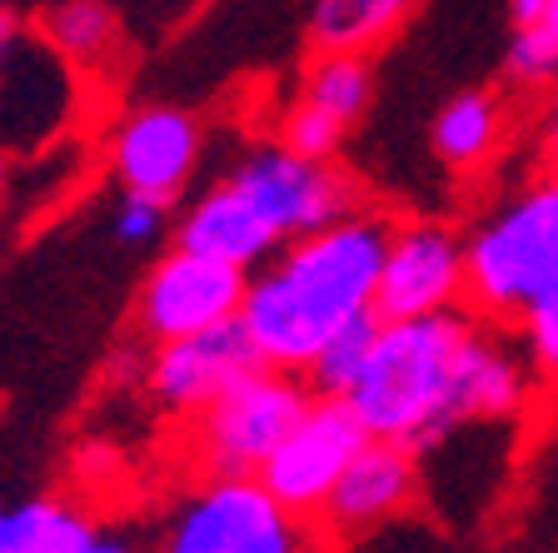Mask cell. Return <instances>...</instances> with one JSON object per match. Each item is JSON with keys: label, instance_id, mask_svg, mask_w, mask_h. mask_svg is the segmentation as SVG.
<instances>
[{"label": "cell", "instance_id": "1", "mask_svg": "<svg viewBox=\"0 0 558 553\" xmlns=\"http://www.w3.org/2000/svg\"><path fill=\"white\" fill-rule=\"evenodd\" d=\"M389 230L395 225L384 215L354 205L319 230L279 244L265 265L250 269L240 324L259 364L310 374L325 339L374 314Z\"/></svg>", "mask_w": 558, "mask_h": 553}, {"label": "cell", "instance_id": "2", "mask_svg": "<svg viewBox=\"0 0 558 553\" xmlns=\"http://www.w3.org/2000/svg\"><path fill=\"white\" fill-rule=\"evenodd\" d=\"M464 310L418 314V320H379L360 380L344 389V404L360 414L369 438H389L404 449H429L453 429V364L464 349Z\"/></svg>", "mask_w": 558, "mask_h": 553}, {"label": "cell", "instance_id": "3", "mask_svg": "<svg viewBox=\"0 0 558 553\" xmlns=\"http://www.w3.org/2000/svg\"><path fill=\"white\" fill-rule=\"evenodd\" d=\"M558 279V180L513 184L464 230V304L513 329L529 300Z\"/></svg>", "mask_w": 558, "mask_h": 553}, {"label": "cell", "instance_id": "4", "mask_svg": "<svg viewBox=\"0 0 558 553\" xmlns=\"http://www.w3.org/2000/svg\"><path fill=\"white\" fill-rule=\"evenodd\" d=\"M314 543L310 519L255 473H209L174 504L155 553H314Z\"/></svg>", "mask_w": 558, "mask_h": 553}, {"label": "cell", "instance_id": "5", "mask_svg": "<svg viewBox=\"0 0 558 553\" xmlns=\"http://www.w3.org/2000/svg\"><path fill=\"white\" fill-rule=\"evenodd\" d=\"M314 389L304 374L275 364H255L230 384L215 404L190 419L195 454L209 473H259L279 449V438L300 424Z\"/></svg>", "mask_w": 558, "mask_h": 553}, {"label": "cell", "instance_id": "6", "mask_svg": "<svg viewBox=\"0 0 558 553\" xmlns=\"http://www.w3.org/2000/svg\"><path fill=\"white\" fill-rule=\"evenodd\" d=\"M364 444H369V429L360 424V414L335 394H314L300 424L279 438V449L269 454L255 479L294 514L319 519V508L329 504L335 484L344 479V469Z\"/></svg>", "mask_w": 558, "mask_h": 553}, {"label": "cell", "instance_id": "7", "mask_svg": "<svg viewBox=\"0 0 558 553\" xmlns=\"http://www.w3.org/2000/svg\"><path fill=\"white\" fill-rule=\"evenodd\" d=\"M225 180L275 225V235L284 244L329 225V219H339L344 209H354V184H349V175L335 160L294 155L279 140L240 155Z\"/></svg>", "mask_w": 558, "mask_h": 553}, {"label": "cell", "instance_id": "8", "mask_svg": "<svg viewBox=\"0 0 558 553\" xmlns=\"http://www.w3.org/2000/svg\"><path fill=\"white\" fill-rule=\"evenodd\" d=\"M244 285H250V269L174 244L160 265L145 275V285H140L135 329L150 345L220 329V324L240 320Z\"/></svg>", "mask_w": 558, "mask_h": 553}, {"label": "cell", "instance_id": "9", "mask_svg": "<svg viewBox=\"0 0 558 553\" xmlns=\"http://www.w3.org/2000/svg\"><path fill=\"white\" fill-rule=\"evenodd\" d=\"M464 304V235L444 219H404L389 230L379 265V320L449 314Z\"/></svg>", "mask_w": 558, "mask_h": 553}, {"label": "cell", "instance_id": "10", "mask_svg": "<svg viewBox=\"0 0 558 553\" xmlns=\"http://www.w3.org/2000/svg\"><path fill=\"white\" fill-rule=\"evenodd\" d=\"M70 116V60L0 11V151L46 145Z\"/></svg>", "mask_w": 558, "mask_h": 553}, {"label": "cell", "instance_id": "11", "mask_svg": "<svg viewBox=\"0 0 558 553\" xmlns=\"http://www.w3.org/2000/svg\"><path fill=\"white\" fill-rule=\"evenodd\" d=\"M205 155V130L180 105H145L130 110L110 135V175L125 195H150L170 205Z\"/></svg>", "mask_w": 558, "mask_h": 553}, {"label": "cell", "instance_id": "12", "mask_svg": "<svg viewBox=\"0 0 558 553\" xmlns=\"http://www.w3.org/2000/svg\"><path fill=\"white\" fill-rule=\"evenodd\" d=\"M255 364H259V354H255V345H250V335H244V324L230 320V324H220V329H205V335L155 345L145 384H150L155 404H160L165 414L195 419L205 404H215Z\"/></svg>", "mask_w": 558, "mask_h": 553}, {"label": "cell", "instance_id": "13", "mask_svg": "<svg viewBox=\"0 0 558 553\" xmlns=\"http://www.w3.org/2000/svg\"><path fill=\"white\" fill-rule=\"evenodd\" d=\"M534 384L538 380L519 339L504 324L474 320L464 349H459V364H453V424H499V419L523 414Z\"/></svg>", "mask_w": 558, "mask_h": 553}, {"label": "cell", "instance_id": "14", "mask_svg": "<svg viewBox=\"0 0 558 553\" xmlns=\"http://www.w3.org/2000/svg\"><path fill=\"white\" fill-rule=\"evenodd\" d=\"M414 494H418L414 449L389 444V438H369L344 469V479L335 484L329 504L319 508V524L335 539H360V533L379 529L384 519L404 514L414 504Z\"/></svg>", "mask_w": 558, "mask_h": 553}, {"label": "cell", "instance_id": "15", "mask_svg": "<svg viewBox=\"0 0 558 553\" xmlns=\"http://www.w3.org/2000/svg\"><path fill=\"white\" fill-rule=\"evenodd\" d=\"M180 244L195 254H209V260H225V265L259 269L284 240H279L275 225H269L230 180H220L185 209V219H180Z\"/></svg>", "mask_w": 558, "mask_h": 553}, {"label": "cell", "instance_id": "16", "mask_svg": "<svg viewBox=\"0 0 558 553\" xmlns=\"http://www.w3.org/2000/svg\"><path fill=\"white\" fill-rule=\"evenodd\" d=\"M513 135V110L499 91L474 85V91H459L439 105V116L429 125V145L439 155L444 170L453 175H478L504 155Z\"/></svg>", "mask_w": 558, "mask_h": 553}, {"label": "cell", "instance_id": "17", "mask_svg": "<svg viewBox=\"0 0 558 553\" xmlns=\"http://www.w3.org/2000/svg\"><path fill=\"white\" fill-rule=\"evenodd\" d=\"M95 519L65 498H25L0 508V553H85L95 543Z\"/></svg>", "mask_w": 558, "mask_h": 553}, {"label": "cell", "instance_id": "18", "mask_svg": "<svg viewBox=\"0 0 558 553\" xmlns=\"http://www.w3.org/2000/svg\"><path fill=\"white\" fill-rule=\"evenodd\" d=\"M418 0H314L310 11V40L314 50H379Z\"/></svg>", "mask_w": 558, "mask_h": 553}, {"label": "cell", "instance_id": "19", "mask_svg": "<svg viewBox=\"0 0 558 553\" xmlns=\"http://www.w3.org/2000/svg\"><path fill=\"white\" fill-rule=\"evenodd\" d=\"M300 100L314 105V110H325V116H335L339 125H354L374 100L369 56H364V50H314L300 75Z\"/></svg>", "mask_w": 558, "mask_h": 553}, {"label": "cell", "instance_id": "20", "mask_svg": "<svg viewBox=\"0 0 558 553\" xmlns=\"http://www.w3.org/2000/svg\"><path fill=\"white\" fill-rule=\"evenodd\" d=\"M46 40L70 60V65H95L116 56L120 46V15L105 0H60L46 15Z\"/></svg>", "mask_w": 558, "mask_h": 553}, {"label": "cell", "instance_id": "21", "mask_svg": "<svg viewBox=\"0 0 558 553\" xmlns=\"http://www.w3.org/2000/svg\"><path fill=\"white\" fill-rule=\"evenodd\" d=\"M374 329H379V314H364V320L344 324L335 339H325V349L314 354L310 374H304V380H310V389H314V394H335V399H344V389L360 380L364 359H369Z\"/></svg>", "mask_w": 558, "mask_h": 553}, {"label": "cell", "instance_id": "22", "mask_svg": "<svg viewBox=\"0 0 558 553\" xmlns=\"http://www.w3.org/2000/svg\"><path fill=\"white\" fill-rule=\"evenodd\" d=\"M513 339H519L523 359L534 369V380L558 389V279L529 300V310L513 320Z\"/></svg>", "mask_w": 558, "mask_h": 553}, {"label": "cell", "instance_id": "23", "mask_svg": "<svg viewBox=\"0 0 558 553\" xmlns=\"http://www.w3.org/2000/svg\"><path fill=\"white\" fill-rule=\"evenodd\" d=\"M504 75H509V85H523V91L558 85V25H513L509 50H504Z\"/></svg>", "mask_w": 558, "mask_h": 553}, {"label": "cell", "instance_id": "24", "mask_svg": "<svg viewBox=\"0 0 558 553\" xmlns=\"http://www.w3.org/2000/svg\"><path fill=\"white\" fill-rule=\"evenodd\" d=\"M344 130L335 116H325V110H314V105H304L300 95H294V105L279 116V145L294 155H310V160H335L339 145H344Z\"/></svg>", "mask_w": 558, "mask_h": 553}, {"label": "cell", "instance_id": "25", "mask_svg": "<svg viewBox=\"0 0 558 553\" xmlns=\"http://www.w3.org/2000/svg\"><path fill=\"white\" fill-rule=\"evenodd\" d=\"M165 200H150V195H120V209H116V235L125 244H150L155 235L165 230Z\"/></svg>", "mask_w": 558, "mask_h": 553}, {"label": "cell", "instance_id": "26", "mask_svg": "<svg viewBox=\"0 0 558 553\" xmlns=\"http://www.w3.org/2000/svg\"><path fill=\"white\" fill-rule=\"evenodd\" d=\"M538 170H544L548 180H558V91H554V100H548L544 120H538Z\"/></svg>", "mask_w": 558, "mask_h": 553}, {"label": "cell", "instance_id": "27", "mask_svg": "<svg viewBox=\"0 0 558 553\" xmlns=\"http://www.w3.org/2000/svg\"><path fill=\"white\" fill-rule=\"evenodd\" d=\"M548 21V0H509V25H538Z\"/></svg>", "mask_w": 558, "mask_h": 553}, {"label": "cell", "instance_id": "28", "mask_svg": "<svg viewBox=\"0 0 558 553\" xmlns=\"http://www.w3.org/2000/svg\"><path fill=\"white\" fill-rule=\"evenodd\" d=\"M85 553H130V543L116 539V533H95V543Z\"/></svg>", "mask_w": 558, "mask_h": 553}, {"label": "cell", "instance_id": "29", "mask_svg": "<svg viewBox=\"0 0 558 553\" xmlns=\"http://www.w3.org/2000/svg\"><path fill=\"white\" fill-rule=\"evenodd\" d=\"M548 25H558V0H548Z\"/></svg>", "mask_w": 558, "mask_h": 553}, {"label": "cell", "instance_id": "30", "mask_svg": "<svg viewBox=\"0 0 558 553\" xmlns=\"http://www.w3.org/2000/svg\"><path fill=\"white\" fill-rule=\"evenodd\" d=\"M0 195H5V155H0Z\"/></svg>", "mask_w": 558, "mask_h": 553}]
</instances>
